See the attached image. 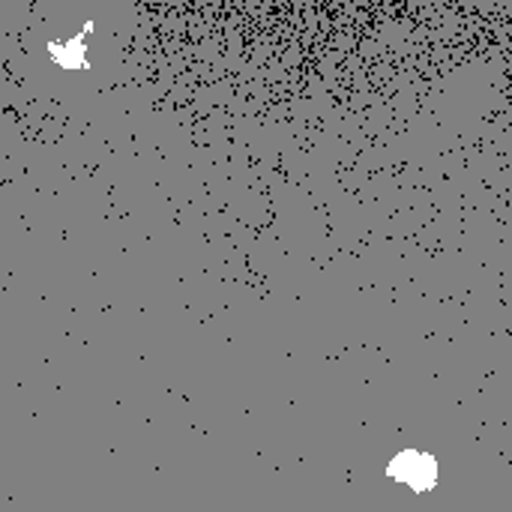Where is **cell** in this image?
<instances>
[{
  "instance_id": "1",
  "label": "cell",
  "mask_w": 512,
  "mask_h": 512,
  "mask_svg": "<svg viewBox=\"0 0 512 512\" xmlns=\"http://www.w3.org/2000/svg\"><path fill=\"white\" fill-rule=\"evenodd\" d=\"M390 474L414 489H432L438 480V468L429 456H417V453H405L393 462Z\"/></svg>"
},
{
  "instance_id": "2",
  "label": "cell",
  "mask_w": 512,
  "mask_h": 512,
  "mask_svg": "<svg viewBox=\"0 0 512 512\" xmlns=\"http://www.w3.org/2000/svg\"><path fill=\"white\" fill-rule=\"evenodd\" d=\"M48 57L57 66H63V69H87V45H84V36H75L69 42L51 39L48 42Z\"/></svg>"
}]
</instances>
